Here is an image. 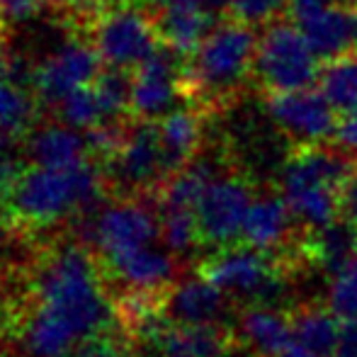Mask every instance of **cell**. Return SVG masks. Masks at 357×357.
Listing matches in <instances>:
<instances>
[{
  "mask_svg": "<svg viewBox=\"0 0 357 357\" xmlns=\"http://www.w3.org/2000/svg\"><path fill=\"white\" fill-rule=\"evenodd\" d=\"M112 301L95 258L83 245H59L34 275V306L20 328L27 357H68L107 333Z\"/></svg>",
  "mask_w": 357,
  "mask_h": 357,
  "instance_id": "cell-1",
  "label": "cell"
},
{
  "mask_svg": "<svg viewBox=\"0 0 357 357\" xmlns=\"http://www.w3.org/2000/svg\"><path fill=\"white\" fill-rule=\"evenodd\" d=\"M258 37L241 20L219 22L185 63V93L197 109H226L253 75Z\"/></svg>",
  "mask_w": 357,
  "mask_h": 357,
  "instance_id": "cell-2",
  "label": "cell"
},
{
  "mask_svg": "<svg viewBox=\"0 0 357 357\" xmlns=\"http://www.w3.org/2000/svg\"><path fill=\"white\" fill-rule=\"evenodd\" d=\"M355 170V155L343 146H326V142L294 146L280 168V192L299 226L311 231L338 219L340 195Z\"/></svg>",
  "mask_w": 357,
  "mask_h": 357,
  "instance_id": "cell-3",
  "label": "cell"
},
{
  "mask_svg": "<svg viewBox=\"0 0 357 357\" xmlns=\"http://www.w3.org/2000/svg\"><path fill=\"white\" fill-rule=\"evenodd\" d=\"M102 195V173L90 160L49 168L32 165L10 188L8 204L24 224L54 226L78 214L93 212Z\"/></svg>",
  "mask_w": 357,
  "mask_h": 357,
  "instance_id": "cell-4",
  "label": "cell"
},
{
  "mask_svg": "<svg viewBox=\"0 0 357 357\" xmlns=\"http://www.w3.org/2000/svg\"><path fill=\"white\" fill-rule=\"evenodd\" d=\"M278 255L263 253L248 243H231L216 248L202 263L199 273L219 287L231 301L273 304L284 289Z\"/></svg>",
  "mask_w": 357,
  "mask_h": 357,
  "instance_id": "cell-5",
  "label": "cell"
},
{
  "mask_svg": "<svg viewBox=\"0 0 357 357\" xmlns=\"http://www.w3.org/2000/svg\"><path fill=\"white\" fill-rule=\"evenodd\" d=\"M90 42L100 52L107 66L129 68L139 66L160 47L158 29L146 5H132L129 0H114L95 13L88 27Z\"/></svg>",
  "mask_w": 357,
  "mask_h": 357,
  "instance_id": "cell-6",
  "label": "cell"
},
{
  "mask_svg": "<svg viewBox=\"0 0 357 357\" xmlns=\"http://www.w3.org/2000/svg\"><path fill=\"white\" fill-rule=\"evenodd\" d=\"M319 56L309 39L291 22H270L258 37L253 75L260 88L270 93L311 88L319 80Z\"/></svg>",
  "mask_w": 357,
  "mask_h": 357,
  "instance_id": "cell-7",
  "label": "cell"
},
{
  "mask_svg": "<svg viewBox=\"0 0 357 357\" xmlns=\"http://www.w3.org/2000/svg\"><path fill=\"white\" fill-rule=\"evenodd\" d=\"M88 241L105 265L160 241V209L146 199L127 197L95 207L88 221Z\"/></svg>",
  "mask_w": 357,
  "mask_h": 357,
  "instance_id": "cell-8",
  "label": "cell"
},
{
  "mask_svg": "<svg viewBox=\"0 0 357 357\" xmlns=\"http://www.w3.org/2000/svg\"><path fill=\"white\" fill-rule=\"evenodd\" d=\"M107 178L122 195H144L170 178L155 119L134 117L117 149L107 155Z\"/></svg>",
  "mask_w": 357,
  "mask_h": 357,
  "instance_id": "cell-9",
  "label": "cell"
},
{
  "mask_svg": "<svg viewBox=\"0 0 357 357\" xmlns=\"http://www.w3.org/2000/svg\"><path fill=\"white\" fill-rule=\"evenodd\" d=\"M253 199L255 192L243 175L219 170L209 180L195 207L202 245L224 248V245L238 243Z\"/></svg>",
  "mask_w": 357,
  "mask_h": 357,
  "instance_id": "cell-10",
  "label": "cell"
},
{
  "mask_svg": "<svg viewBox=\"0 0 357 357\" xmlns=\"http://www.w3.org/2000/svg\"><path fill=\"white\" fill-rule=\"evenodd\" d=\"M102 63L95 44L75 34L34 66L32 90L44 107H56L73 90L93 83Z\"/></svg>",
  "mask_w": 357,
  "mask_h": 357,
  "instance_id": "cell-11",
  "label": "cell"
},
{
  "mask_svg": "<svg viewBox=\"0 0 357 357\" xmlns=\"http://www.w3.org/2000/svg\"><path fill=\"white\" fill-rule=\"evenodd\" d=\"M265 112L270 114L275 129L282 132L294 146L321 144L335 137L338 122L335 105L324 95V90H284L270 93L265 100Z\"/></svg>",
  "mask_w": 357,
  "mask_h": 357,
  "instance_id": "cell-12",
  "label": "cell"
},
{
  "mask_svg": "<svg viewBox=\"0 0 357 357\" xmlns=\"http://www.w3.org/2000/svg\"><path fill=\"white\" fill-rule=\"evenodd\" d=\"M185 63L188 56L175 52L168 44H160L153 54L137 68L132 90V117L163 119L178 109L185 93Z\"/></svg>",
  "mask_w": 357,
  "mask_h": 357,
  "instance_id": "cell-13",
  "label": "cell"
},
{
  "mask_svg": "<svg viewBox=\"0 0 357 357\" xmlns=\"http://www.w3.org/2000/svg\"><path fill=\"white\" fill-rule=\"evenodd\" d=\"M107 270L114 282L127 289V294L155 296L173 287L178 278V255L158 241L109 263Z\"/></svg>",
  "mask_w": 357,
  "mask_h": 357,
  "instance_id": "cell-14",
  "label": "cell"
},
{
  "mask_svg": "<svg viewBox=\"0 0 357 357\" xmlns=\"http://www.w3.org/2000/svg\"><path fill=\"white\" fill-rule=\"evenodd\" d=\"M231 299L202 273L173 282L165 291V314L170 324L183 326H224Z\"/></svg>",
  "mask_w": 357,
  "mask_h": 357,
  "instance_id": "cell-15",
  "label": "cell"
},
{
  "mask_svg": "<svg viewBox=\"0 0 357 357\" xmlns=\"http://www.w3.org/2000/svg\"><path fill=\"white\" fill-rule=\"evenodd\" d=\"M294 226H299V221L287 204L284 195L270 190V192L255 195L241 231V241L263 253L278 255L280 250L291 245Z\"/></svg>",
  "mask_w": 357,
  "mask_h": 357,
  "instance_id": "cell-16",
  "label": "cell"
},
{
  "mask_svg": "<svg viewBox=\"0 0 357 357\" xmlns=\"http://www.w3.org/2000/svg\"><path fill=\"white\" fill-rule=\"evenodd\" d=\"M24 153L32 165H49V168H66L88 160L93 146L85 132L66 122L34 124L24 142Z\"/></svg>",
  "mask_w": 357,
  "mask_h": 357,
  "instance_id": "cell-17",
  "label": "cell"
},
{
  "mask_svg": "<svg viewBox=\"0 0 357 357\" xmlns=\"http://www.w3.org/2000/svg\"><path fill=\"white\" fill-rule=\"evenodd\" d=\"M151 17L158 29L160 44H168L183 56H190L199 44L204 42L209 32L216 27V13L207 8L188 3H163L158 8H151Z\"/></svg>",
  "mask_w": 357,
  "mask_h": 357,
  "instance_id": "cell-18",
  "label": "cell"
},
{
  "mask_svg": "<svg viewBox=\"0 0 357 357\" xmlns=\"http://www.w3.org/2000/svg\"><path fill=\"white\" fill-rule=\"evenodd\" d=\"M309 39L316 56L324 61L348 56L357 52V8L355 5H331L309 22L299 24Z\"/></svg>",
  "mask_w": 357,
  "mask_h": 357,
  "instance_id": "cell-19",
  "label": "cell"
},
{
  "mask_svg": "<svg viewBox=\"0 0 357 357\" xmlns=\"http://www.w3.org/2000/svg\"><path fill=\"white\" fill-rule=\"evenodd\" d=\"M236 333L255 357H278L291 343V316L275 304H250L236 321Z\"/></svg>",
  "mask_w": 357,
  "mask_h": 357,
  "instance_id": "cell-20",
  "label": "cell"
},
{
  "mask_svg": "<svg viewBox=\"0 0 357 357\" xmlns=\"http://www.w3.org/2000/svg\"><path fill=\"white\" fill-rule=\"evenodd\" d=\"M202 109H173L158 122L163 158L168 173H178L180 168L197 158L202 146Z\"/></svg>",
  "mask_w": 357,
  "mask_h": 357,
  "instance_id": "cell-21",
  "label": "cell"
},
{
  "mask_svg": "<svg viewBox=\"0 0 357 357\" xmlns=\"http://www.w3.org/2000/svg\"><path fill=\"white\" fill-rule=\"evenodd\" d=\"M304 253L311 263L328 270V275L335 273L357 255V221L338 216L321 229H311L304 238Z\"/></svg>",
  "mask_w": 357,
  "mask_h": 357,
  "instance_id": "cell-22",
  "label": "cell"
},
{
  "mask_svg": "<svg viewBox=\"0 0 357 357\" xmlns=\"http://www.w3.org/2000/svg\"><path fill=\"white\" fill-rule=\"evenodd\" d=\"M343 326L328 306H301L291 314V340L311 357H331L338 348Z\"/></svg>",
  "mask_w": 357,
  "mask_h": 357,
  "instance_id": "cell-23",
  "label": "cell"
},
{
  "mask_svg": "<svg viewBox=\"0 0 357 357\" xmlns=\"http://www.w3.org/2000/svg\"><path fill=\"white\" fill-rule=\"evenodd\" d=\"M39 98L32 88L17 80L0 83V134L5 137H24L32 132L39 114Z\"/></svg>",
  "mask_w": 357,
  "mask_h": 357,
  "instance_id": "cell-24",
  "label": "cell"
},
{
  "mask_svg": "<svg viewBox=\"0 0 357 357\" xmlns=\"http://www.w3.org/2000/svg\"><path fill=\"white\" fill-rule=\"evenodd\" d=\"M319 85L335 109H353L357 105V52L328 61L319 73Z\"/></svg>",
  "mask_w": 357,
  "mask_h": 357,
  "instance_id": "cell-25",
  "label": "cell"
},
{
  "mask_svg": "<svg viewBox=\"0 0 357 357\" xmlns=\"http://www.w3.org/2000/svg\"><path fill=\"white\" fill-rule=\"evenodd\" d=\"M160 209V241L163 245L175 253L178 258L192 253L197 245H202L199 224L195 209H175V207H158Z\"/></svg>",
  "mask_w": 357,
  "mask_h": 357,
  "instance_id": "cell-26",
  "label": "cell"
},
{
  "mask_svg": "<svg viewBox=\"0 0 357 357\" xmlns=\"http://www.w3.org/2000/svg\"><path fill=\"white\" fill-rule=\"evenodd\" d=\"M54 109H56L61 122L71 124V127L80 129V132H93V129L107 124L105 112H102V105H100L93 83L73 90V93L66 95Z\"/></svg>",
  "mask_w": 357,
  "mask_h": 357,
  "instance_id": "cell-27",
  "label": "cell"
},
{
  "mask_svg": "<svg viewBox=\"0 0 357 357\" xmlns=\"http://www.w3.org/2000/svg\"><path fill=\"white\" fill-rule=\"evenodd\" d=\"M326 304L343 324H357V255L331 273Z\"/></svg>",
  "mask_w": 357,
  "mask_h": 357,
  "instance_id": "cell-28",
  "label": "cell"
},
{
  "mask_svg": "<svg viewBox=\"0 0 357 357\" xmlns=\"http://www.w3.org/2000/svg\"><path fill=\"white\" fill-rule=\"evenodd\" d=\"M27 153L24 144H17V137H5L0 134V195H8L10 188L17 183V178L24 173Z\"/></svg>",
  "mask_w": 357,
  "mask_h": 357,
  "instance_id": "cell-29",
  "label": "cell"
},
{
  "mask_svg": "<svg viewBox=\"0 0 357 357\" xmlns=\"http://www.w3.org/2000/svg\"><path fill=\"white\" fill-rule=\"evenodd\" d=\"M231 17L258 27L278 20V15L287 10V0H231Z\"/></svg>",
  "mask_w": 357,
  "mask_h": 357,
  "instance_id": "cell-30",
  "label": "cell"
},
{
  "mask_svg": "<svg viewBox=\"0 0 357 357\" xmlns=\"http://www.w3.org/2000/svg\"><path fill=\"white\" fill-rule=\"evenodd\" d=\"M68 5H73V0H0L5 22L13 24H24L47 10H66Z\"/></svg>",
  "mask_w": 357,
  "mask_h": 357,
  "instance_id": "cell-31",
  "label": "cell"
},
{
  "mask_svg": "<svg viewBox=\"0 0 357 357\" xmlns=\"http://www.w3.org/2000/svg\"><path fill=\"white\" fill-rule=\"evenodd\" d=\"M73 357H134L132 348L122 338H114L109 333H100L95 338L85 340Z\"/></svg>",
  "mask_w": 357,
  "mask_h": 357,
  "instance_id": "cell-32",
  "label": "cell"
},
{
  "mask_svg": "<svg viewBox=\"0 0 357 357\" xmlns=\"http://www.w3.org/2000/svg\"><path fill=\"white\" fill-rule=\"evenodd\" d=\"M335 0H287V13H289L291 22L304 24L311 17L321 15L326 8H331Z\"/></svg>",
  "mask_w": 357,
  "mask_h": 357,
  "instance_id": "cell-33",
  "label": "cell"
},
{
  "mask_svg": "<svg viewBox=\"0 0 357 357\" xmlns=\"http://www.w3.org/2000/svg\"><path fill=\"white\" fill-rule=\"evenodd\" d=\"M335 142L343 149H348L350 153L357 151V105L353 109L343 114V119L338 122V132H335Z\"/></svg>",
  "mask_w": 357,
  "mask_h": 357,
  "instance_id": "cell-34",
  "label": "cell"
},
{
  "mask_svg": "<svg viewBox=\"0 0 357 357\" xmlns=\"http://www.w3.org/2000/svg\"><path fill=\"white\" fill-rule=\"evenodd\" d=\"M340 216L357 221V170L353 173V178L345 183L343 195H340Z\"/></svg>",
  "mask_w": 357,
  "mask_h": 357,
  "instance_id": "cell-35",
  "label": "cell"
},
{
  "mask_svg": "<svg viewBox=\"0 0 357 357\" xmlns=\"http://www.w3.org/2000/svg\"><path fill=\"white\" fill-rule=\"evenodd\" d=\"M331 357H357V324H345L343 335L338 340V348Z\"/></svg>",
  "mask_w": 357,
  "mask_h": 357,
  "instance_id": "cell-36",
  "label": "cell"
},
{
  "mask_svg": "<svg viewBox=\"0 0 357 357\" xmlns=\"http://www.w3.org/2000/svg\"><path fill=\"white\" fill-rule=\"evenodd\" d=\"M10 75H13V49L8 47L5 37L0 34V83L10 80Z\"/></svg>",
  "mask_w": 357,
  "mask_h": 357,
  "instance_id": "cell-37",
  "label": "cell"
},
{
  "mask_svg": "<svg viewBox=\"0 0 357 357\" xmlns=\"http://www.w3.org/2000/svg\"><path fill=\"white\" fill-rule=\"evenodd\" d=\"M175 3H188V5H197V8H207L212 13H219V10L229 8L231 0H175Z\"/></svg>",
  "mask_w": 357,
  "mask_h": 357,
  "instance_id": "cell-38",
  "label": "cell"
},
{
  "mask_svg": "<svg viewBox=\"0 0 357 357\" xmlns=\"http://www.w3.org/2000/svg\"><path fill=\"white\" fill-rule=\"evenodd\" d=\"M278 357H311L309 353H306L304 348H301L299 343H294V340H291L289 345H287V348L282 350V353H280Z\"/></svg>",
  "mask_w": 357,
  "mask_h": 357,
  "instance_id": "cell-39",
  "label": "cell"
},
{
  "mask_svg": "<svg viewBox=\"0 0 357 357\" xmlns=\"http://www.w3.org/2000/svg\"><path fill=\"white\" fill-rule=\"evenodd\" d=\"M78 3L83 5L85 10H90V13H93V10H95V13H100V10L107 8V5L114 3V0H78Z\"/></svg>",
  "mask_w": 357,
  "mask_h": 357,
  "instance_id": "cell-40",
  "label": "cell"
},
{
  "mask_svg": "<svg viewBox=\"0 0 357 357\" xmlns=\"http://www.w3.org/2000/svg\"><path fill=\"white\" fill-rule=\"evenodd\" d=\"M142 5H146V8H158V5H163V3H170V0H139Z\"/></svg>",
  "mask_w": 357,
  "mask_h": 357,
  "instance_id": "cell-41",
  "label": "cell"
},
{
  "mask_svg": "<svg viewBox=\"0 0 357 357\" xmlns=\"http://www.w3.org/2000/svg\"><path fill=\"white\" fill-rule=\"evenodd\" d=\"M5 243H8V231H5V226L0 224V253H3Z\"/></svg>",
  "mask_w": 357,
  "mask_h": 357,
  "instance_id": "cell-42",
  "label": "cell"
},
{
  "mask_svg": "<svg viewBox=\"0 0 357 357\" xmlns=\"http://www.w3.org/2000/svg\"><path fill=\"white\" fill-rule=\"evenodd\" d=\"M3 22H5V17H3V10H0V27H3Z\"/></svg>",
  "mask_w": 357,
  "mask_h": 357,
  "instance_id": "cell-43",
  "label": "cell"
},
{
  "mask_svg": "<svg viewBox=\"0 0 357 357\" xmlns=\"http://www.w3.org/2000/svg\"><path fill=\"white\" fill-rule=\"evenodd\" d=\"M353 155H355V163H357V151H353Z\"/></svg>",
  "mask_w": 357,
  "mask_h": 357,
  "instance_id": "cell-44",
  "label": "cell"
},
{
  "mask_svg": "<svg viewBox=\"0 0 357 357\" xmlns=\"http://www.w3.org/2000/svg\"><path fill=\"white\" fill-rule=\"evenodd\" d=\"M173 357H185V355H173Z\"/></svg>",
  "mask_w": 357,
  "mask_h": 357,
  "instance_id": "cell-45",
  "label": "cell"
}]
</instances>
